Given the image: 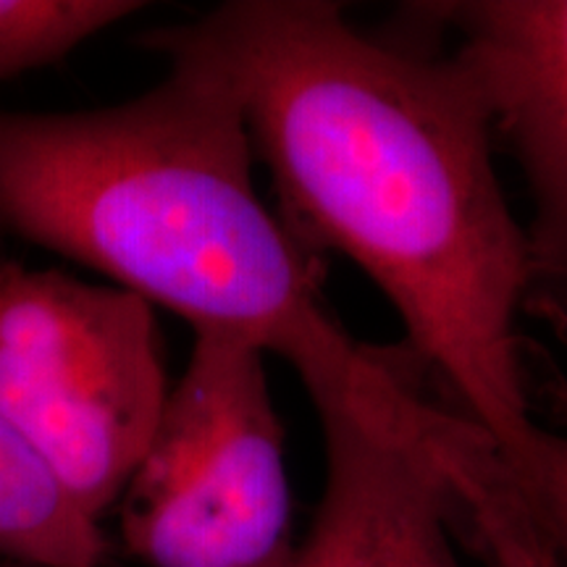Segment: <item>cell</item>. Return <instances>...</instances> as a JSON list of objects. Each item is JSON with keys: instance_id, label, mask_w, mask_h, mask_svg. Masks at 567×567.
<instances>
[{"instance_id": "obj_4", "label": "cell", "mask_w": 567, "mask_h": 567, "mask_svg": "<svg viewBox=\"0 0 567 567\" xmlns=\"http://www.w3.org/2000/svg\"><path fill=\"white\" fill-rule=\"evenodd\" d=\"M116 505L124 547L147 567H289L284 429L258 347L195 334Z\"/></svg>"}, {"instance_id": "obj_5", "label": "cell", "mask_w": 567, "mask_h": 567, "mask_svg": "<svg viewBox=\"0 0 567 567\" xmlns=\"http://www.w3.org/2000/svg\"><path fill=\"white\" fill-rule=\"evenodd\" d=\"M408 13L450 34L446 55L526 174V308L567 342V0H442Z\"/></svg>"}, {"instance_id": "obj_3", "label": "cell", "mask_w": 567, "mask_h": 567, "mask_svg": "<svg viewBox=\"0 0 567 567\" xmlns=\"http://www.w3.org/2000/svg\"><path fill=\"white\" fill-rule=\"evenodd\" d=\"M166 394L153 305L0 264V417L92 520L122 496Z\"/></svg>"}, {"instance_id": "obj_9", "label": "cell", "mask_w": 567, "mask_h": 567, "mask_svg": "<svg viewBox=\"0 0 567 567\" xmlns=\"http://www.w3.org/2000/svg\"><path fill=\"white\" fill-rule=\"evenodd\" d=\"M567 425V386L549 389ZM509 484L559 567H567V434L534 423L499 455Z\"/></svg>"}, {"instance_id": "obj_1", "label": "cell", "mask_w": 567, "mask_h": 567, "mask_svg": "<svg viewBox=\"0 0 567 567\" xmlns=\"http://www.w3.org/2000/svg\"><path fill=\"white\" fill-rule=\"evenodd\" d=\"M155 38L229 84L297 243L344 255L384 292L417 371L499 455L520 442L536 423L517 334L528 239L457 63L323 0H234Z\"/></svg>"}, {"instance_id": "obj_10", "label": "cell", "mask_w": 567, "mask_h": 567, "mask_svg": "<svg viewBox=\"0 0 567 567\" xmlns=\"http://www.w3.org/2000/svg\"><path fill=\"white\" fill-rule=\"evenodd\" d=\"M0 567H32V565H21V563H11V559H0Z\"/></svg>"}, {"instance_id": "obj_8", "label": "cell", "mask_w": 567, "mask_h": 567, "mask_svg": "<svg viewBox=\"0 0 567 567\" xmlns=\"http://www.w3.org/2000/svg\"><path fill=\"white\" fill-rule=\"evenodd\" d=\"M140 9L132 0H0V80L63 59Z\"/></svg>"}, {"instance_id": "obj_6", "label": "cell", "mask_w": 567, "mask_h": 567, "mask_svg": "<svg viewBox=\"0 0 567 567\" xmlns=\"http://www.w3.org/2000/svg\"><path fill=\"white\" fill-rule=\"evenodd\" d=\"M326 484L289 567H460L444 486L425 460L344 415H318Z\"/></svg>"}, {"instance_id": "obj_2", "label": "cell", "mask_w": 567, "mask_h": 567, "mask_svg": "<svg viewBox=\"0 0 567 567\" xmlns=\"http://www.w3.org/2000/svg\"><path fill=\"white\" fill-rule=\"evenodd\" d=\"M172 71L101 111H0V229L174 310L195 334L245 339L300 375L318 415H344L444 463L457 423L410 363L368 350L323 295L321 260L252 184L229 84L151 34Z\"/></svg>"}, {"instance_id": "obj_7", "label": "cell", "mask_w": 567, "mask_h": 567, "mask_svg": "<svg viewBox=\"0 0 567 567\" xmlns=\"http://www.w3.org/2000/svg\"><path fill=\"white\" fill-rule=\"evenodd\" d=\"M109 551L101 523L76 507L0 417V559L32 567H105Z\"/></svg>"}]
</instances>
